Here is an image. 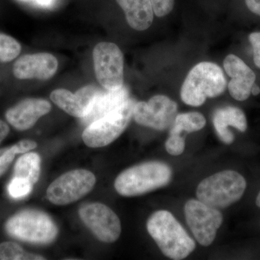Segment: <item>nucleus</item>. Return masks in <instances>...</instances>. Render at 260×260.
<instances>
[{
	"instance_id": "obj_1",
	"label": "nucleus",
	"mask_w": 260,
	"mask_h": 260,
	"mask_svg": "<svg viewBox=\"0 0 260 260\" xmlns=\"http://www.w3.org/2000/svg\"><path fill=\"white\" fill-rule=\"evenodd\" d=\"M147 229L162 254L170 259H185L196 247L194 240L167 210L152 214L147 222Z\"/></svg>"
},
{
	"instance_id": "obj_2",
	"label": "nucleus",
	"mask_w": 260,
	"mask_h": 260,
	"mask_svg": "<svg viewBox=\"0 0 260 260\" xmlns=\"http://www.w3.org/2000/svg\"><path fill=\"white\" fill-rule=\"evenodd\" d=\"M226 85L221 68L215 63L203 61L189 71L181 86V99L187 105L200 107L207 98L221 95Z\"/></svg>"
},
{
	"instance_id": "obj_3",
	"label": "nucleus",
	"mask_w": 260,
	"mask_h": 260,
	"mask_svg": "<svg viewBox=\"0 0 260 260\" xmlns=\"http://www.w3.org/2000/svg\"><path fill=\"white\" fill-rule=\"evenodd\" d=\"M172 177L171 168L159 161H149L126 169L114 182L119 194L135 197L167 186Z\"/></svg>"
},
{
	"instance_id": "obj_4",
	"label": "nucleus",
	"mask_w": 260,
	"mask_h": 260,
	"mask_svg": "<svg viewBox=\"0 0 260 260\" xmlns=\"http://www.w3.org/2000/svg\"><path fill=\"white\" fill-rule=\"evenodd\" d=\"M246 188V179L239 173L223 171L202 181L197 188V197L205 205L221 209L239 201Z\"/></svg>"
},
{
	"instance_id": "obj_5",
	"label": "nucleus",
	"mask_w": 260,
	"mask_h": 260,
	"mask_svg": "<svg viewBox=\"0 0 260 260\" xmlns=\"http://www.w3.org/2000/svg\"><path fill=\"white\" fill-rule=\"evenodd\" d=\"M5 229L11 237L35 244H49L58 234L56 224L47 214L34 210L15 214L7 221Z\"/></svg>"
},
{
	"instance_id": "obj_6",
	"label": "nucleus",
	"mask_w": 260,
	"mask_h": 260,
	"mask_svg": "<svg viewBox=\"0 0 260 260\" xmlns=\"http://www.w3.org/2000/svg\"><path fill=\"white\" fill-rule=\"evenodd\" d=\"M135 104L134 99H129L121 107L87 126L82 136L85 144L102 148L117 139L129 124Z\"/></svg>"
},
{
	"instance_id": "obj_7",
	"label": "nucleus",
	"mask_w": 260,
	"mask_h": 260,
	"mask_svg": "<svg viewBox=\"0 0 260 260\" xmlns=\"http://www.w3.org/2000/svg\"><path fill=\"white\" fill-rule=\"evenodd\" d=\"M95 175L85 169H76L62 174L48 187V200L53 204L65 205L81 199L93 189Z\"/></svg>"
},
{
	"instance_id": "obj_8",
	"label": "nucleus",
	"mask_w": 260,
	"mask_h": 260,
	"mask_svg": "<svg viewBox=\"0 0 260 260\" xmlns=\"http://www.w3.org/2000/svg\"><path fill=\"white\" fill-rule=\"evenodd\" d=\"M94 69L103 88L115 90L124 85V56L114 43H99L93 51Z\"/></svg>"
},
{
	"instance_id": "obj_9",
	"label": "nucleus",
	"mask_w": 260,
	"mask_h": 260,
	"mask_svg": "<svg viewBox=\"0 0 260 260\" xmlns=\"http://www.w3.org/2000/svg\"><path fill=\"white\" fill-rule=\"evenodd\" d=\"M186 223L200 245L210 246L215 240L217 232L223 223V217L218 209L189 200L184 205Z\"/></svg>"
},
{
	"instance_id": "obj_10",
	"label": "nucleus",
	"mask_w": 260,
	"mask_h": 260,
	"mask_svg": "<svg viewBox=\"0 0 260 260\" xmlns=\"http://www.w3.org/2000/svg\"><path fill=\"white\" fill-rule=\"evenodd\" d=\"M79 215L82 221L102 242L113 243L120 237V220L107 205L87 203L80 208Z\"/></svg>"
},
{
	"instance_id": "obj_11",
	"label": "nucleus",
	"mask_w": 260,
	"mask_h": 260,
	"mask_svg": "<svg viewBox=\"0 0 260 260\" xmlns=\"http://www.w3.org/2000/svg\"><path fill=\"white\" fill-rule=\"evenodd\" d=\"M177 115V104L169 97L157 95L148 102H136L133 118L140 125L164 130L169 127Z\"/></svg>"
},
{
	"instance_id": "obj_12",
	"label": "nucleus",
	"mask_w": 260,
	"mask_h": 260,
	"mask_svg": "<svg viewBox=\"0 0 260 260\" xmlns=\"http://www.w3.org/2000/svg\"><path fill=\"white\" fill-rule=\"evenodd\" d=\"M57 69L55 56L49 53H37L19 58L13 66V74L20 80H47L55 75Z\"/></svg>"
},
{
	"instance_id": "obj_13",
	"label": "nucleus",
	"mask_w": 260,
	"mask_h": 260,
	"mask_svg": "<svg viewBox=\"0 0 260 260\" xmlns=\"http://www.w3.org/2000/svg\"><path fill=\"white\" fill-rule=\"evenodd\" d=\"M223 66L225 73L232 78L229 83L231 95L239 102L246 100L250 96L251 88L255 83L254 72L234 54H229L225 57Z\"/></svg>"
},
{
	"instance_id": "obj_14",
	"label": "nucleus",
	"mask_w": 260,
	"mask_h": 260,
	"mask_svg": "<svg viewBox=\"0 0 260 260\" xmlns=\"http://www.w3.org/2000/svg\"><path fill=\"white\" fill-rule=\"evenodd\" d=\"M50 103L45 99H26L7 111V120L15 129L23 131L35 125L42 116L50 112Z\"/></svg>"
},
{
	"instance_id": "obj_15",
	"label": "nucleus",
	"mask_w": 260,
	"mask_h": 260,
	"mask_svg": "<svg viewBox=\"0 0 260 260\" xmlns=\"http://www.w3.org/2000/svg\"><path fill=\"white\" fill-rule=\"evenodd\" d=\"M129 99V90L124 85L115 90H101L92 103L86 115L81 119L82 122L88 126L121 107Z\"/></svg>"
},
{
	"instance_id": "obj_16",
	"label": "nucleus",
	"mask_w": 260,
	"mask_h": 260,
	"mask_svg": "<svg viewBox=\"0 0 260 260\" xmlns=\"http://www.w3.org/2000/svg\"><path fill=\"white\" fill-rule=\"evenodd\" d=\"M213 121L218 138L225 144H232L234 135L229 126L244 133L247 129V121L244 112L234 107H226L217 109L213 114Z\"/></svg>"
},
{
	"instance_id": "obj_17",
	"label": "nucleus",
	"mask_w": 260,
	"mask_h": 260,
	"mask_svg": "<svg viewBox=\"0 0 260 260\" xmlns=\"http://www.w3.org/2000/svg\"><path fill=\"white\" fill-rule=\"evenodd\" d=\"M121 7L129 26L135 30H145L153 21L154 12L150 0H116Z\"/></svg>"
},
{
	"instance_id": "obj_18",
	"label": "nucleus",
	"mask_w": 260,
	"mask_h": 260,
	"mask_svg": "<svg viewBox=\"0 0 260 260\" xmlns=\"http://www.w3.org/2000/svg\"><path fill=\"white\" fill-rule=\"evenodd\" d=\"M51 101L65 112L75 117L83 119L86 115V109L76 93L66 89H56L51 93Z\"/></svg>"
},
{
	"instance_id": "obj_19",
	"label": "nucleus",
	"mask_w": 260,
	"mask_h": 260,
	"mask_svg": "<svg viewBox=\"0 0 260 260\" xmlns=\"http://www.w3.org/2000/svg\"><path fill=\"white\" fill-rule=\"evenodd\" d=\"M41 173V158L37 153H25L17 160L14 177L23 178L35 185Z\"/></svg>"
},
{
	"instance_id": "obj_20",
	"label": "nucleus",
	"mask_w": 260,
	"mask_h": 260,
	"mask_svg": "<svg viewBox=\"0 0 260 260\" xmlns=\"http://www.w3.org/2000/svg\"><path fill=\"white\" fill-rule=\"evenodd\" d=\"M205 124L206 119L200 113H184L176 116L170 133L181 135L183 132L186 133H194L203 129Z\"/></svg>"
},
{
	"instance_id": "obj_21",
	"label": "nucleus",
	"mask_w": 260,
	"mask_h": 260,
	"mask_svg": "<svg viewBox=\"0 0 260 260\" xmlns=\"http://www.w3.org/2000/svg\"><path fill=\"white\" fill-rule=\"evenodd\" d=\"M0 259L24 260L45 259L44 256L31 254L24 250L21 246L14 242H6L0 244Z\"/></svg>"
},
{
	"instance_id": "obj_22",
	"label": "nucleus",
	"mask_w": 260,
	"mask_h": 260,
	"mask_svg": "<svg viewBox=\"0 0 260 260\" xmlns=\"http://www.w3.org/2000/svg\"><path fill=\"white\" fill-rule=\"evenodd\" d=\"M21 46L14 38L0 34V61L9 62L20 54Z\"/></svg>"
},
{
	"instance_id": "obj_23",
	"label": "nucleus",
	"mask_w": 260,
	"mask_h": 260,
	"mask_svg": "<svg viewBox=\"0 0 260 260\" xmlns=\"http://www.w3.org/2000/svg\"><path fill=\"white\" fill-rule=\"evenodd\" d=\"M32 184L27 179L13 177L8 185V192L14 199H20L27 196L31 191Z\"/></svg>"
},
{
	"instance_id": "obj_24",
	"label": "nucleus",
	"mask_w": 260,
	"mask_h": 260,
	"mask_svg": "<svg viewBox=\"0 0 260 260\" xmlns=\"http://www.w3.org/2000/svg\"><path fill=\"white\" fill-rule=\"evenodd\" d=\"M166 149L172 155H179L185 148V139L181 135L170 133V136L166 142Z\"/></svg>"
},
{
	"instance_id": "obj_25",
	"label": "nucleus",
	"mask_w": 260,
	"mask_h": 260,
	"mask_svg": "<svg viewBox=\"0 0 260 260\" xmlns=\"http://www.w3.org/2000/svg\"><path fill=\"white\" fill-rule=\"evenodd\" d=\"M15 155L16 153L12 146L0 149V177L7 172Z\"/></svg>"
},
{
	"instance_id": "obj_26",
	"label": "nucleus",
	"mask_w": 260,
	"mask_h": 260,
	"mask_svg": "<svg viewBox=\"0 0 260 260\" xmlns=\"http://www.w3.org/2000/svg\"><path fill=\"white\" fill-rule=\"evenodd\" d=\"M154 13L158 17L169 15L174 9V0H150Z\"/></svg>"
},
{
	"instance_id": "obj_27",
	"label": "nucleus",
	"mask_w": 260,
	"mask_h": 260,
	"mask_svg": "<svg viewBox=\"0 0 260 260\" xmlns=\"http://www.w3.org/2000/svg\"><path fill=\"white\" fill-rule=\"evenodd\" d=\"M254 52V62L260 69V32H254L249 37Z\"/></svg>"
},
{
	"instance_id": "obj_28",
	"label": "nucleus",
	"mask_w": 260,
	"mask_h": 260,
	"mask_svg": "<svg viewBox=\"0 0 260 260\" xmlns=\"http://www.w3.org/2000/svg\"><path fill=\"white\" fill-rule=\"evenodd\" d=\"M16 154L26 153L37 148V143L34 140H23L12 145Z\"/></svg>"
},
{
	"instance_id": "obj_29",
	"label": "nucleus",
	"mask_w": 260,
	"mask_h": 260,
	"mask_svg": "<svg viewBox=\"0 0 260 260\" xmlns=\"http://www.w3.org/2000/svg\"><path fill=\"white\" fill-rule=\"evenodd\" d=\"M248 9L260 16V0H245Z\"/></svg>"
},
{
	"instance_id": "obj_30",
	"label": "nucleus",
	"mask_w": 260,
	"mask_h": 260,
	"mask_svg": "<svg viewBox=\"0 0 260 260\" xmlns=\"http://www.w3.org/2000/svg\"><path fill=\"white\" fill-rule=\"evenodd\" d=\"M10 133V128L5 121L0 120V143Z\"/></svg>"
},
{
	"instance_id": "obj_31",
	"label": "nucleus",
	"mask_w": 260,
	"mask_h": 260,
	"mask_svg": "<svg viewBox=\"0 0 260 260\" xmlns=\"http://www.w3.org/2000/svg\"><path fill=\"white\" fill-rule=\"evenodd\" d=\"M55 0H34V3L42 7V8H50L54 4Z\"/></svg>"
},
{
	"instance_id": "obj_32",
	"label": "nucleus",
	"mask_w": 260,
	"mask_h": 260,
	"mask_svg": "<svg viewBox=\"0 0 260 260\" xmlns=\"http://www.w3.org/2000/svg\"><path fill=\"white\" fill-rule=\"evenodd\" d=\"M251 93L254 95H259V94L260 93L259 87L257 85H255V84H254V85H253L252 88H251Z\"/></svg>"
},
{
	"instance_id": "obj_33",
	"label": "nucleus",
	"mask_w": 260,
	"mask_h": 260,
	"mask_svg": "<svg viewBox=\"0 0 260 260\" xmlns=\"http://www.w3.org/2000/svg\"><path fill=\"white\" fill-rule=\"evenodd\" d=\"M256 205L258 208H260V191L256 198Z\"/></svg>"
},
{
	"instance_id": "obj_34",
	"label": "nucleus",
	"mask_w": 260,
	"mask_h": 260,
	"mask_svg": "<svg viewBox=\"0 0 260 260\" xmlns=\"http://www.w3.org/2000/svg\"><path fill=\"white\" fill-rule=\"evenodd\" d=\"M20 1H23V2H34V0H20Z\"/></svg>"
}]
</instances>
